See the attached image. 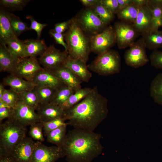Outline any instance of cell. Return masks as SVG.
Returning a JSON list of instances; mask_svg holds the SVG:
<instances>
[{
    "label": "cell",
    "mask_w": 162,
    "mask_h": 162,
    "mask_svg": "<svg viewBox=\"0 0 162 162\" xmlns=\"http://www.w3.org/2000/svg\"><path fill=\"white\" fill-rule=\"evenodd\" d=\"M108 101L95 86L89 94L64 111L63 117L74 128L94 131L108 115Z\"/></svg>",
    "instance_id": "6da1fadb"
},
{
    "label": "cell",
    "mask_w": 162,
    "mask_h": 162,
    "mask_svg": "<svg viewBox=\"0 0 162 162\" xmlns=\"http://www.w3.org/2000/svg\"><path fill=\"white\" fill-rule=\"evenodd\" d=\"M101 135L94 131L75 128L67 134L62 146L68 162H91L102 152Z\"/></svg>",
    "instance_id": "7a4b0ae2"
},
{
    "label": "cell",
    "mask_w": 162,
    "mask_h": 162,
    "mask_svg": "<svg viewBox=\"0 0 162 162\" xmlns=\"http://www.w3.org/2000/svg\"><path fill=\"white\" fill-rule=\"evenodd\" d=\"M70 19L69 27L64 34L67 52L72 58L86 64L91 52L89 38L81 28L75 17Z\"/></svg>",
    "instance_id": "3957f363"
},
{
    "label": "cell",
    "mask_w": 162,
    "mask_h": 162,
    "mask_svg": "<svg viewBox=\"0 0 162 162\" xmlns=\"http://www.w3.org/2000/svg\"><path fill=\"white\" fill-rule=\"evenodd\" d=\"M27 126L13 117L0 125V154H10L17 144L26 136Z\"/></svg>",
    "instance_id": "277c9868"
},
{
    "label": "cell",
    "mask_w": 162,
    "mask_h": 162,
    "mask_svg": "<svg viewBox=\"0 0 162 162\" xmlns=\"http://www.w3.org/2000/svg\"><path fill=\"white\" fill-rule=\"evenodd\" d=\"M87 66L89 70L103 76L118 73L121 69L120 56L117 51L110 49L98 54Z\"/></svg>",
    "instance_id": "5b68a950"
},
{
    "label": "cell",
    "mask_w": 162,
    "mask_h": 162,
    "mask_svg": "<svg viewBox=\"0 0 162 162\" xmlns=\"http://www.w3.org/2000/svg\"><path fill=\"white\" fill-rule=\"evenodd\" d=\"M75 18L82 30L92 35L100 32L107 27L90 8L82 9Z\"/></svg>",
    "instance_id": "8992f818"
},
{
    "label": "cell",
    "mask_w": 162,
    "mask_h": 162,
    "mask_svg": "<svg viewBox=\"0 0 162 162\" xmlns=\"http://www.w3.org/2000/svg\"><path fill=\"white\" fill-rule=\"evenodd\" d=\"M129 47L124 55V60L127 65L136 68L144 66L149 62L146 53V46L142 37L134 42Z\"/></svg>",
    "instance_id": "52a82bcc"
},
{
    "label": "cell",
    "mask_w": 162,
    "mask_h": 162,
    "mask_svg": "<svg viewBox=\"0 0 162 162\" xmlns=\"http://www.w3.org/2000/svg\"><path fill=\"white\" fill-rule=\"evenodd\" d=\"M91 52L98 55L108 50L116 43L113 27L107 26L102 32L89 38Z\"/></svg>",
    "instance_id": "ba28073f"
},
{
    "label": "cell",
    "mask_w": 162,
    "mask_h": 162,
    "mask_svg": "<svg viewBox=\"0 0 162 162\" xmlns=\"http://www.w3.org/2000/svg\"><path fill=\"white\" fill-rule=\"evenodd\" d=\"M68 55L66 51H62L50 45L38 59L44 69L52 71L64 65Z\"/></svg>",
    "instance_id": "9c48e42d"
},
{
    "label": "cell",
    "mask_w": 162,
    "mask_h": 162,
    "mask_svg": "<svg viewBox=\"0 0 162 162\" xmlns=\"http://www.w3.org/2000/svg\"><path fill=\"white\" fill-rule=\"evenodd\" d=\"M113 28L116 43L120 49L129 47L140 35L132 24L118 21L115 23Z\"/></svg>",
    "instance_id": "30bf717a"
},
{
    "label": "cell",
    "mask_w": 162,
    "mask_h": 162,
    "mask_svg": "<svg viewBox=\"0 0 162 162\" xmlns=\"http://www.w3.org/2000/svg\"><path fill=\"white\" fill-rule=\"evenodd\" d=\"M65 157L62 148L48 146L41 142H35V147L31 162H56Z\"/></svg>",
    "instance_id": "8fae6325"
},
{
    "label": "cell",
    "mask_w": 162,
    "mask_h": 162,
    "mask_svg": "<svg viewBox=\"0 0 162 162\" xmlns=\"http://www.w3.org/2000/svg\"><path fill=\"white\" fill-rule=\"evenodd\" d=\"M43 68L37 58L26 57L18 62L11 74L32 82L36 75Z\"/></svg>",
    "instance_id": "7c38bea8"
},
{
    "label": "cell",
    "mask_w": 162,
    "mask_h": 162,
    "mask_svg": "<svg viewBox=\"0 0 162 162\" xmlns=\"http://www.w3.org/2000/svg\"><path fill=\"white\" fill-rule=\"evenodd\" d=\"M12 117L20 124L26 126L40 122L36 110L20 99L13 108Z\"/></svg>",
    "instance_id": "4fadbf2b"
},
{
    "label": "cell",
    "mask_w": 162,
    "mask_h": 162,
    "mask_svg": "<svg viewBox=\"0 0 162 162\" xmlns=\"http://www.w3.org/2000/svg\"><path fill=\"white\" fill-rule=\"evenodd\" d=\"M35 144L32 138L26 136L15 146L10 155L16 162H31Z\"/></svg>",
    "instance_id": "5bb4252c"
},
{
    "label": "cell",
    "mask_w": 162,
    "mask_h": 162,
    "mask_svg": "<svg viewBox=\"0 0 162 162\" xmlns=\"http://www.w3.org/2000/svg\"><path fill=\"white\" fill-rule=\"evenodd\" d=\"M51 72L64 84L75 92L82 88L81 84L82 82L64 65Z\"/></svg>",
    "instance_id": "9a60e30c"
},
{
    "label": "cell",
    "mask_w": 162,
    "mask_h": 162,
    "mask_svg": "<svg viewBox=\"0 0 162 162\" xmlns=\"http://www.w3.org/2000/svg\"><path fill=\"white\" fill-rule=\"evenodd\" d=\"M36 110L40 122L44 123L63 117L64 114L60 106L51 103L39 104Z\"/></svg>",
    "instance_id": "2e32d148"
},
{
    "label": "cell",
    "mask_w": 162,
    "mask_h": 162,
    "mask_svg": "<svg viewBox=\"0 0 162 162\" xmlns=\"http://www.w3.org/2000/svg\"><path fill=\"white\" fill-rule=\"evenodd\" d=\"M32 82L36 86L48 87L56 90L65 85L52 72L44 68L36 75Z\"/></svg>",
    "instance_id": "e0dca14e"
},
{
    "label": "cell",
    "mask_w": 162,
    "mask_h": 162,
    "mask_svg": "<svg viewBox=\"0 0 162 162\" xmlns=\"http://www.w3.org/2000/svg\"><path fill=\"white\" fill-rule=\"evenodd\" d=\"M70 69L82 82H88L92 77L86 64L79 60L73 58L69 55L64 64Z\"/></svg>",
    "instance_id": "ac0fdd59"
},
{
    "label": "cell",
    "mask_w": 162,
    "mask_h": 162,
    "mask_svg": "<svg viewBox=\"0 0 162 162\" xmlns=\"http://www.w3.org/2000/svg\"><path fill=\"white\" fill-rule=\"evenodd\" d=\"M152 11L148 5L140 9L133 25L141 35L150 31L152 26Z\"/></svg>",
    "instance_id": "d6986e66"
},
{
    "label": "cell",
    "mask_w": 162,
    "mask_h": 162,
    "mask_svg": "<svg viewBox=\"0 0 162 162\" xmlns=\"http://www.w3.org/2000/svg\"><path fill=\"white\" fill-rule=\"evenodd\" d=\"M2 83L18 94L32 90L36 86L32 82L11 74L4 78Z\"/></svg>",
    "instance_id": "ffe728a7"
},
{
    "label": "cell",
    "mask_w": 162,
    "mask_h": 162,
    "mask_svg": "<svg viewBox=\"0 0 162 162\" xmlns=\"http://www.w3.org/2000/svg\"><path fill=\"white\" fill-rule=\"evenodd\" d=\"M19 61L16 59L3 44L0 45V71L11 74Z\"/></svg>",
    "instance_id": "44dd1931"
},
{
    "label": "cell",
    "mask_w": 162,
    "mask_h": 162,
    "mask_svg": "<svg viewBox=\"0 0 162 162\" xmlns=\"http://www.w3.org/2000/svg\"><path fill=\"white\" fill-rule=\"evenodd\" d=\"M11 13L2 8L0 10V40L17 37L14 33L11 24Z\"/></svg>",
    "instance_id": "7402d4cb"
},
{
    "label": "cell",
    "mask_w": 162,
    "mask_h": 162,
    "mask_svg": "<svg viewBox=\"0 0 162 162\" xmlns=\"http://www.w3.org/2000/svg\"><path fill=\"white\" fill-rule=\"evenodd\" d=\"M24 42L25 58L39 57L47 47L44 40L30 39L24 40Z\"/></svg>",
    "instance_id": "603a6c76"
},
{
    "label": "cell",
    "mask_w": 162,
    "mask_h": 162,
    "mask_svg": "<svg viewBox=\"0 0 162 162\" xmlns=\"http://www.w3.org/2000/svg\"><path fill=\"white\" fill-rule=\"evenodd\" d=\"M0 43L4 44L18 61L25 58L24 41L20 40L18 37L5 39L1 41Z\"/></svg>",
    "instance_id": "cb8c5ba5"
},
{
    "label": "cell",
    "mask_w": 162,
    "mask_h": 162,
    "mask_svg": "<svg viewBox=\"0 0 162 162\" xmlns=\"http://www.w3.org/2000/svg\"><path fill=\"white\" fill-rule=\"evenodd\" d=\"M141 36L146 48L153 50L162 48V30L148 32Z\"/></svg>",
    "instance_id": "d4e9b609"
},
{
    "label": "cell",
    "mask_w": 162,
    "mask_h": 162,
    "mask_svg": "<svg viewBox=\"0 0 162 162\" xmlns=\"http://www.w3.org/2000/svg\"><path fill=\"white\" fill-rule=\"evenodd\" d=\"M92 89L93 88L88 87L80 89L71 94L60 107L64 112L67 111L89 94L92 92Z\"/></svg>",
    "instance_id": "484cf974"
},
{
    "label": "cell",
    "mask_w": 162,
    "mask_h": 162,
    "mask_svg": "<svg viewBox=\"0 0 162 162\" xmlns=\"http://www.w3.org/2000/svg\"><path fill=\"white\" fill-rule=\"evenodd\" d=\"M140 8L133 2L132 4L120 10L116 15L120 21L133 24Z\"/></svg>",
    "instance_id": "4316f807"
},
{
    "label": "cell",
    "mask_w": 162,
    "mask_h": 162,
    "mask_svg": "<svg viewBox=\"0 0 162 162\" xmlns=\"http://www.w3.org/2000/svg\"><path fill=\"white\" fill-rule=\"evenodd\" d=\"M68 125L62 126L47 133L46 135L47 142L61 148L67 134Z\"/></svg>",
    "instance_id": "83f0119b"
},
{
    "label": "cell",
    "mask_w": 162,
    "mask_h": 162,
    "mask_svg": "<svg viewBox=\"0 0 162 162\" xmlns=\"http://www.w3.org/2000/svg\"><path fill=\"white\" fill-rule=\"evenodd\" d=\"M150 94L155 103L162 105V73L157 74L152 80Z\"/></svg>",
    "instance_id": "f1b7e54d"
},
{
    "label": "cell",
    "mask_w": 162,
    "mask_h": 162,
    "mask_svg": "<svg viewBox=\"0 0 162 162\" xmlns=\"http://www.w3.org/2000/svg\"><path fill=\"white\" fill-rule=\"evenodd\" d=\"M34 89L38 97L39 104H44L50 103L57 90L46 86H35Z\"/></svg>",
    "instance_id": "f546056e"
},
{
    "label": "cell",
    "mask_w": 162,
    "mask_h": 162,
    "mask_svg": "<svg viewBox=\"0 0 162 162\" xmlns=\"http://www.w3.org/2000/svg\"><path fill=\"white\" fill-rule=\"evenodd\" d=\"M93 11L105 25H107L114 19L115 15L107 9L101 3L91 8Z\"/></svg>",
    "instance_id": "4dcf8cb0"
},
{
    "label": "cell",
    "mask_w": 162,
    "mask_h": 162,
    "mask_svg": "<svg viewBox=\"0 0 162 162\" xmlns=\"http://www.w3.org/2000/svg\"><path fill=\"white\" fill-rule=\"evenodd\" d=\"M74 92L72 88L64 85L56 90L50 103L60 106Z\"/></svg>",
    "instance_id": "1f68e13d"
},
{
    "label": "cell",
    "mask_w": 162,
    "mask_h": 162,
    "mask_svg": "<svg viewBox=\"0 0 162 162\" xmlns=\"http://www.w3.org/2000/svg\"><path fill=\"white\" fill-rule=\"evenodd\" d=\"M148 6L151 10L152 15V26L149 32H155L162 26V7L148 3Z\"/></svg>",
    "instance_id": "d6a6232c"
},
{
    "label": "cell",
    "mask_w": 162,
    "mask_h": 162,
    "mask_svg": "<svg viewBox=\"0 0 162 162\" xmlns=\"http://www.w3.org/2000/svg\"><path fill=\"white\" fill-rule=\"evenodd\" d=\"M19 99L36 110L39 104V103L34 88L32 90L19 94Z\"/></svg>",
    "instance_id": "836d02e7"
},
{
    "label": "cell",
    "mask_w": 162,
    "mask_h": 162,
    "mask_svg": "<svg viewBox=\"0 0 162 162\" xmlns=\"http://www.w3.org/2000/svg\"><path fill=\"white\" fill-rule=\"evenodd\" d=\"M30 0H1V8L13 11L21 10Z\"/></svg>",
    "instance_id": "e575fe53"
},
{
    "label": "cell",
    "mask_w": 162,
    "mask_h": 162,
    "mask_svg": "<svg viewBox=\"0 0 162 162\" xmlns=\"http://www.w3.org/2000/svg\"><path fill=\"white\" fill-rule=\"evenodd\" d=\"M11 24L12 30L18 37L22 33L29 30L27 24L18 16L11 13Z\"/></svg>",
    "instance_id": "d590c367"
},
{
    "label": "cell",
    "mask_w": 162,
    "mask_h": 162,
    "mask_svg": "<svg viewBox=\"0 0 162 162\" xmlns=\"http://www.w3.org/2000/svg\"><path fill=\"white\" fill-rule=\"evenodd\" d=\"M19 99V94L10 88L5 89L0 101H1L13 108L16 105Z\"/></svg>",
    "instance_id": "8d00e7d4"
},
{
    "label": "cell",
    "mask_w": 162,
    "mask_h": 162,
    "mask_svg": "<svg viewBox=\"0 0 162 162\" xmlns=\"http://www.w3.org/2000/svg\"><path fill=\"white\" fill-rule=\"evenodd\" d=\"M44 123L41 122L34 123L30 126L29 135L32 139L41 142L44 140L43 130Z\"/></svg>",
    "instance_id": "74e56055"
},
{
    "label": "cell",
    "mask_w": 162,
    "mask_h": 162,
    "mask_svg": "<svg viewBox=\"0 0 162 162\" xmlns=\"http://www.w3.org/2000/svg\"><path fill=\"white\" fill-rule=\"evenodd\" d=\"M66 120L62 117L44 123L43 130L45 136L50 131L62 126L68 124L65 123Z\"/></svg>",
    "instance_id": "f35d334b"
},
{
    "label": "cell",
    "mask_w": 162,
    "mask_h": 162,
    "mask_svg": "<svg viewBox=\"0 0 162 162\" xmlns=\"http://www.w3.org/2000/svg\"><path fill=\"white\" fill-rule=\"evenodd\" d=\"M26 18L31 21V25L29 27V30H33L35 31L37 33L38 38V39H40L42 30L47 26V24H42L38 22L31 15H27L26 16Z\"/></svg>",
    "instance_id": "ab89813d"
},
{
    "label": "cell",
    "mask_w": 162,
    "mask_h": 162,
    "mask_svg": "<svg viewBox=\"0 0 162 162\" xmlns=\"http://www.w3.org/2000/svg\"><path fill=\"white\" fill-rule=\"evenodd\" d=\"M152 65L156 69H162V51L153 50L150 56Z\"/></svg>",
    "instance_id": "60d3db41"
},
{
    "label": "cell",
    "mask_w": 162,
    "mask_h": 162,
    "mask_svg": "<svg viewBox=\"0 0 162 162\" xmlns=\"http://www.w3.org/2000/svg\"><path fill=\"white\" fill-rule=\"evenodd\" d=\"M102 4L114 15L119 10L117 0H101Z\"/></svg>",
    "instance_id": "b9f144b4"
},
{
    "label": "cell",
    "mask_w": 162,
    "mask_h": 162,
    "mask_svg": "<svg viewBox=\"0 0 162 162\" xmlns=\"http://www.w3.org/2000/svg\"><path fill=\"white\" fill-rule=\"evenodd\" d=\"M49 33L54 38L56 43L62 45L64 47L65 50L67 52L68 47L64 40V34L56 32L53 29L50 30Z\"/></svg>",
    "instance_id": "7bdbcfd3"
},
{
    "label": "cell",
    "mask_w": 162,
    "mask_h": 162,
    "mask_svg": "<svg viewBox=\"0 0 162 162\" xmlns=\"http://www.w3.org/2000/svg\"><path fill=\"white\" fill-rule=\"evenodd\" d=\"M70 22V19L67 21L56 23L53 29L56 32L64 34L68 29Z\"/></svg>",
    "instance_id": "ee69618b"
},
{
    "label": "cell",
    "mask_w": 162,
    "mask_h": 162,
    "mask_svg": "<svg viewBox=\"0 0 162 162\" xmlns=\"http://www.w3.org/2000/svg\"><path fill=\"white\" fill-rule=\"evenodd\" d=\"M13 108L8 107H0V121L4 119L12 117Z\"/></svg>",
    "instance_id": "f6af8a7d"
},
{
    "label": "cell",
    "mask_w": 162,
    "mask_h": 162,
    "mask_svg": "<svg viewBox=\"0 0 162 162\" xmlns=\"http://www.w3.org/2000/svg\"><path fill=\"white\" fill-rule=\"evenodd\" d=\"M80 1L86 8H91L99 3L100 0H80Z\"/></svg>",
    "instance_id": "bcb514c9"
},
{
    "label": "cell",
    "mask_w": 162,
    "mask_h": 162,
    "mask_svg": "<svg viewBox=\"0 0 162 162\" xmlns=\"http://www.w3.org/2000/svg\"><path fill=\"white\" fill-rule=\"evenodd\" d=\"M119 10L133 3V0H117Z\"/></svg>",
    "instance_id": "7dc6e473"
},
{
    "label": "cell",
    "mask_w": 162,
    "mask_h": 162,
    "mask_svg": "<svg viewBox=\"0 0 162 162\" xmlns=\"http://www.w3.org/2000/svg\"><path fill=\"white\" fill-rule=\"evenodd\" d=\"M0 162H16L10 155L0 154Z\"/></svg>",
    "instance_id": "c3c4849f"
},
{
    "label": "cell",
    "mask_w": 162,
    "mask_h": 162,
    "mask_svg": "<svg viewBox=\"0 0 162 162\" xmlns=\"http://www.w3.org/2000/svg\"><path fill=\"white\" fill-rule=\"evenodd\" d=\"M134 4L140 8L148 5V0H133Z\"/></svg>",
    "instance_id": "681fc988"
},
{
    "label": "cell",
    "mask_w": 162,
    "mask_h": 162,
    "mask_svg": "<svg viewBox=\"0 0 162 162\" xmlns=\"http://www.w3.org/2000/svg\"><path fill=\"white\" fill-rule=\"evenodd\" d=\"M148 3L162 7V0H148Z\"/></svg>",
    "instance_id": "f907efd6"
},
{
    "label": "cell",
    "mask_w": 162,
    "mask_h": 162,
    "mask_svg": "<svg viewBox=\"0 0 162 162\" xmlns=\"http://www.w3.org/2000/svg\"><path fill=\"white\" fill-rule=\"evenodd\" d=\"M4 86L2 82L0 84V99L2 97L6 89L4 88Z\"/></svg>",
    "instance_id": "816d5d0a"
}]
</instances>
